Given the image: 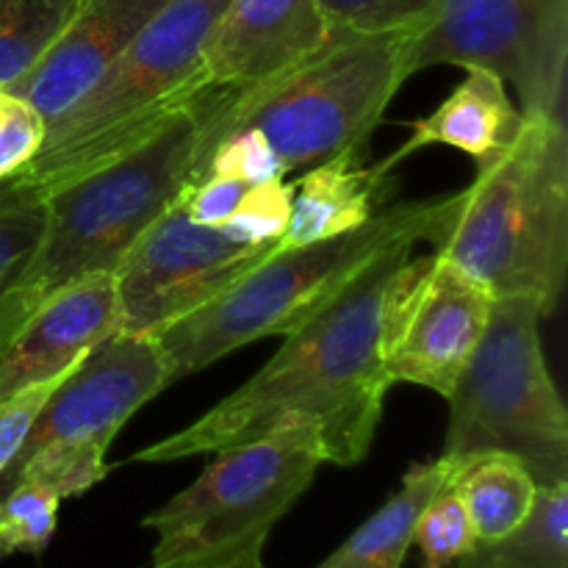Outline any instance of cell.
<instances>
[{
  "instance_id": "cell-1",
  "label": "cell",
  "mask_w": 568,
  "mask_h": 568,
  "mask_svg": "<svg viewBox=\"0 0 568 568\" xmlns=\"http://www.w3.org/2000/svg\"><path fill=\"white\" fill-rule=\"evenodd\" d=\"M414 247L397 244L377 255L331 305L286 336L244 386L189 427L139 449L133 460L170 464L253 442L288 422H311L320 427L327 464H361L392 388L383 366V311Z\"/></svg>"
},
{
  "instance_id": "cell-2",
  "label": "cell",
  "mask_w": 568,
  "mask_h": 568,
  "mask_svg": "<svg viewBox=\"0 0 568 568\" xmlns=\"http://www.w3.org/2000/svg\"><path fill=\"white\" fill-rule=\"evenodd\" d=\"M205 94L209 87L125 153L42 197L44 231L37 253L0 300V349L50 294L81 277L114 272L150 222L194 183Z\"/></svg>"
},
{
  "instance_id": "cell-3",
  "label": "cell",
  "mask_w": 568,
  "mask_h": 568,
  "mask_svg": "<svg viewBox=\"0 0 568 568\" xmlns=\"http://www.w3.org/2000/svg\"><path fill=\"white\" fill-rule=\"evenodd\" d=\"M460 205L449 197L386 203L355 231L300 247H277L222 294L155 333L172 383L205 369L244 344L292 336L353 283L388 247L442 239Z\"/></svg>"
},
{
  "instance_id": "cell-4",
  "label": "cell",
  "mask_w": 568,
  "mask_h": 568,
  "mask_svg": "<svg viewBox=\"0 0 568 568\" xmlns=\"http://www.w3.org/2000/svg\"><path fill=\"white\" fill-rule=\"evenodd\" d=\"M414 31H331L325 42L253 87H209L205 131L194 181L216 142L255 128L286 172H303L349 150H366L399 87L414 72Z\"/></svg>"
},
{
  "instance_id": "cell-5",
  "label": "cell",
  "mask_w": 568,
  "mask_h": 568,
  "mask_svg": "<svg viewBox=\"0 0 568 568\" xmlns=\"http://www.w3.org/2000/svg\"><path fill=\"white\" fill-rule=\"evenodd\" d=\"M436 247L494 297H530L547 316L558 308L568 275L564 116L525 114L514 144L477 166Z\"/></svg>"
},
{
  "instance_id": "cell-6",
  "label": "cell",
  "mask_w": 568,
  "mask_h": 568,
  "mask_svg": "<svg viewBox=\"0 0 568 568\" xmlns=\"http://www.w3.org/2000/svg\"><path fill=\"white\" fill-rule=\"evenodd\" d=\"M227 0H166L109 70L55 120L42 150L3 186L48 197L125 153L211 87L203 53Z\"/></svg>"
},
{
  "instance_id": "cell-7",
  "label": "cell",
  "mask_w": 568,
  "mask_h": 568,
  "mask_svg": "<svg viewBox=\"0 0 568 568\" xmlns=\"http://www.w3.org/2000/svg\"><path fill=\"white\" fill-rule=\"evenodd\" d=\"M214 455L192 486L144 516L155 532L153 568H266V538L327 464L311 422Z\"/></svg>"
},
{
  "instance_id": "cell-8",
  "label": "cell",
  "mask_w": 568,
  "mask_h": 568,
  "mask_svg": "<svg viewBox=\"0 0 568 568\" xmlns=\"http://www.w3.org/2000/svg\"><path fill=\"white\" fill-rule=\"evenodd\" d=\"M530 297H494L486 333L449 403L444 455H516L538 486L568 483V410L541 344Z\"/></svg>"
},
{
  "instance_id": "cell-9",
  "label": "cell",
  "mask_w": 568,
  "mask_h": 568,
  "mask_svg": "<svg viewBox=\"0 0 568 568\" xmlns=\"http://www.w3.org/2000/svg\"><path fill=\"white\" fill-rule=\"evenodd\" d=\"M166 386H172L170 364L153 336L105 338L50 394L0 491L14 483H39L61 503L87 494L109 475L105 458L116 433Z\"/></svg>"
},
{
  "instance_id": "cell-10",
  "label": "cell",
  "mask_w": 568,
  "mask_h": 568,
  "mask_svg": "<svg viewBox=\"0 0 568 568\" xmlns=\"http://www.w3.org/2000/svg\"><path fill=\"white\" fill-rule=\"evenodd\" d=\"M408 64L486 67L514 83L525 114L564 116L568 0H438L410 37Z\"/></svg>"
},
{
  "instance_id": "cell-11",
  "label": "cell",
  "mask_w": 568,
  "mask_h": 568,
  "mask_svg": "<svg viewBox=\"0 0 568 568\" xmlns=\"http://www.w3.org/2000/svg\"><path fill=\"white\" fill-rule=\"evenodd\" d=\"M277 247L281 242L242 244L220 227L197 225L189 220L178 197L150 222L111 272L120 305V333L155 336L203 308Z\"/></svg>"
},
{
  "instance_id": "cell-12",
  "label": "cell",
  "mask_w": 568,
  "mask_h": 568,
  "mask_svg": "<svg viewBox=\"0 0 568 568\" xmlns=\"http://www.w3.org/2000/svg\"><path fill=\"white\" fill-rule=\"evenodd\" d=\"M494 294L449 255L405 261L383 311L388 381L414 383L447 399L486 333Z\"/></svg>"
},
{
  "instance_id": "cell-13",
  "label": "cell",
  "mask_w": 568,
  "mask_h": 568,
  "mask_svg": "<svg viewBox=\"0 0 568 568\" xmlns=\"http://www.w3.org/2000/svg\"><path fill=\"white\" fill-rule=\"evenodd\" d=\"M114 333H120V305L111 272L59 288L0 349V399L67 377Z\"/></svg>"
},
{
  "instance_id": "cell-14",
  "label": "cell",
  "mask_w": 568,
  "mask_h": 568,
  "mask_svg": "<svg viewBox=\"0 0 568 568\" xmlns=\"http://www.w3.org/2000/svg\"><path fill=\"white\" fill-rule=\"evenodd\" d=\"M320 0H227L203 53L211 87H253L327 39Z\"/></svg>"
},
{
  "instance_id": "cell-15",
  "label": "cell",
  "mask_w": 568,
  "mask_h": 568,
  "mask_svg": "<svg viewBox=\"0 0 568 568\" xmlns=\"http://www.w3.org/2000/svg\"><path fill=\"white\" fill-rule=\"evenodd\" d=\"M166 0H81L39 64L9 92L26 98L44 120L64 114Z\"/></svg>"
},
{
  "instance_id": "cell-16",
  "label": "cell",
  "mask_w": 568,
  "mask_h": 568,
  "mask_svg": "<svg viewBox=\"0 0 568 568\" xmlns=\"http://www.w3.org/2000/svg\"><path fill=\"white\" fill-rule=\"evenodd\" d=\"M464 81L453 89L436 111L414 122L408 142L388 159L377 161L375 170L383 178L403 164L416 150L430 144H447L469 155L477 166L488 164L514 144L519 136L525 111L510 100L508 83L486 67H464Z\"/></svg>"
},
{
  "instance_id": "cell-17",
  "label": "cell",
  "mask_w": 568,
  "mask_h": 568,
  "mask_svg": "<svg viewBox=\"0 0 568 568\" xmlns=\"http://www.w3.org/2000/svg\"><path fill=\"white\" fill-rule=\"evenodd\" d=\"M292 214L281 247L342 236L392 203V181L364 164V150H349L303 170L292 181Z\"/></svg>"
},
{
  "instance_id": "cell-18",
  "label": "cell",
  "mask_w": 568,
  "mask_h": 568,
  "mask_svg": "<svg viewBox=\"0 0 568 568\" xmlns=\"http://www.w3.org/2000/svg\"><path fill=\"white\" fill-rule=\"evenodd\" d=\"M471 455H438L436 460L414 466L403 477L397 494L383 503L336 552L316 568H403L422 510L447 486H453Z\"/></svg>"
},
{
  "instance_id": "cell-19",
  "label": "cell",
  "mask_w": 568,
  "mask_h": 568,
  "mask_svg": "<svg viewBox=\"0 0 568 568\" xmlns=\"http://www.w3.org/2000/svg\"><path fill=\"white\" fill-rule=\"evenodd\" d=\"M475 527L477 544H494L519 530L532 514L538 483L516 455L480 453L453 480Z\"/></svg>"
},
{
  "instance_id": "cell-20",
  "label": "cell",
  "mask_w": 568,
  "mask_h": 568,
  "mask_svg": "<svg viewBox=\"0 0 568 568\" xmlns=\"http://www.w3.org/2000/svg\"><path fill=\"white\" fill-rule=\"evenodd\" d=\"M458 568H568V483L538 486L525 525L503 541L477 544Z\"/></svg>"
},
{
  "instance_id": "cell-21",
  "label": "cell",
  "mask_w": 568,
  "mask_h": 568,
  "mask_svg": "<svg viewBox=\"0 0 568 568\" xmlns=\"http://www.w3.org/2000/svg\"><path fill=\"white\" fill-rule=\"evenodd\" d=\"M81 0H0V89L39 64Z\"/></svg>"
},
{
  "instance_id": "cell-22",
  "label": "cell",
  "mask_w": 568,
  "mask_h": 568,
  "mask_svg": "<svg viewBox=\"0 0 568 568\" xmlns=\"http://www.w3.org/2000/svg\"><path fill=\"white\" fill-rule=\"evenodd\" d=\"M61 499L39 483H14L0 491V558L42 555L59 525Z\"/></svg>"
},
{
  "instance_id": "cell-23",
  "label": "cell",
  "mask_w": 568,
  "mask_h": 568,
  "mask_svg": "<svg viewBox=\"0 0 568 568\" xmlns=\"http://www.w3.org/2000/svg\"><path fill=\"white\" fill-rule=\"evenodd\" d=\"M414 544L422 549V568H447L477 547L469 514L449 486L422 510Z\"/></svg>"
},
{
  "instance_id": "cell-24",
  "label": "cell",
  "mask_w": 568,
  "mask_h": 568,
  "mask_svg": "<svg viewBox=\"0 0 568 568\" xmlns=\"http://www.w3.org/2000/svg\"><path fill=\"white\" fill-rule=\"evenodd\" d=\"M44 231V200L0 183V300L17 283Z\"/></svg>"
},
{
  "instance_id": "cell-25",
  "label": "cell",
  "mask_w": 568,
  "mask_h": 568,
  "mask_svg": "<svg viewBox=\"0 0 568 568\" xmlns=\"http://www.w3.org/2000/svg\"><path fill=\"white\" fill-rule=\"evenodd\" d=\"M331 31H419L430 22L438 0H320Z\"/></svg>"
},
{
  "instance_id": "cell-26",
  "label": "cell",
  "mask_w": 568,
  "mask_h": 568,
  "mask_svg": "<svg viewBox=\"0 0 568 568\" xmlns=\"http://www.w3.org/2000/svg\"><path fill=\"white\" fill-rule=\"evenodd\" d=\"M292 194L294 186L286 178L247 186L231 220L220 231L242 244L281 242L292 214Z\"/></svg>"
},
{
  "instance_id": "cell-27",
  "label": "cell",
  "mask_w": 568,
  "mask_h": 568,
  "mask_svg": "<svg viewBox=\"0 0 568 568\" xmlns=\"http://www.w3.org/2000/svg\"><path fill=\"white\" fill-rule=\"evenodd\" d=\"M205 175H227L247 183V186H255V183L286 178L288 172L272 150V144L266 142L264 133L255 131V128H244V131H236L216 142V148L205 159L203 172H200V178Z\"/></svg>"
},
{
  "instance_id": "cell-28",
  "label": "cell",
  "mask_w": 568,
  "mask_h": 568,
  "mask_svg": "<svg viewBox=\"0 0 568 568\" xmlns=\"http://www.w3.org/2000/svg\"><path fill=\"white\" fill-rule=\"evenodd\" d=\"M48 120L20 94L0 89V183L22 170L42 150Z\"/></svg>"
},
{
  "instance_id": "cell-29",
  "label": "cell",
  "mask_w": 568,
  "mask_h": 568,
  "mask_svg": "<svg viewBox=\"0 0 568 568\" xmlns=\"http://www.w3.org/2000/svg\"><path fill=\"white\" fill-rule=\"evenodd\" d=\"M64 381H50L42 383V386H31L22 388V392L11 394V397L0 399V480L9 471L11 460L17 458L20 453L22 442H26L28 430L37 422L39 410L44 408V403L50 399V394L55 392V386Z\"/></svg>"
},
{
  "instance_id": "cell-30",
  "label": "cell",
  "mask_w": 568,
  "mask_h": 568,
  "mask_svg": "<svg viewBox=\"0 0 568 568\" xmlns=\"http://www.w3.org/2000/svg\"><path fill=\"white\" fill-rule=\"evenodd\" d=\"M244 192H247V183L236 181V178L205 175L183 189L181 205L189 220L197 225L222 227L231 220Z\"/></svg>"
}]
</instances>
